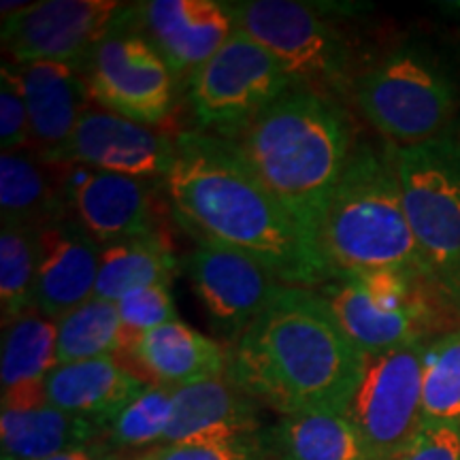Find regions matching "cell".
<instances>
[{"label":"cell","mask_w":460,"mask_h":460,"mask_svg":"<svg viewBox=\"0 0 460 460\" xmlns=\"http://www.w3.org/2000/svg\"><path fill=\"white\" fill-rule=\"evenodd\" d=\"M177 158L163 181L172 216L194 239H209L256 258L284 286L318 290L329 262L239 149L192 130L177 137Z\"/></svg>","instance_id":"1"},{"label":"cell","mask_w":460,"mask_h":460,"mask_svg":"<svg viewBox=\"0 0 460 460\" xmlns=\"http://www.w3.org/2000/svg\"><path fill=\"white\" fill-rule=\"evenodd\" d=\"M362 362L318 290L281 286L230 345L226 377L281 416L343 413Z\"/></svg>","instance_id":"2"},{"label":"cell","mask_w":460,"mask_h":460,"mask_svg":"<svg viewBox=\"0 0 460 460\" xmlns=\"http://www.w3.org/2000/svg\"><path fill=\"white\" fill-rule=\"evenodd\" d=\"M230 143L322 252L332 190L356 147L352 119L339 101L292 85Z\"/></svg>","instance_id":"3"},{"label":"cell","mask_w":460,"mask_h":460,"mask_svg":"<svg viewBox=\"0 0 460 460\" xmlns=\"http://www.w3.org/2000/svg\"><path fill=\"white\" fill-rule=\"evenodd\" d=\"M320 245L331 278L371 271L424 278L390 143H356L332 190Z\"/></svg>","instance_id":"4"},{"label":"cell","mask_w":460,"mask_h":460,"mask_svg":"<svg viewBox=\"0 0 460 460\" xmlns=\"http://www.w3.org/2000/svg\"><path fill=\"white\" fill-rule=\"evenodd\" d=\"M349 96L394 147L447 137L460 105L456 82L444 62L413 45L390 51L356 75Z\"/></svg>","instance_id":"5"},{"label":"cell","mask_w":460,"mask_h":460,"mask_svg":"<svg viewBox=\"0 0 460 460\" xmlns=\"http://www.w3.org/2000/svg\"><path fill=\"white\" fill-rule=\"evenodd\" d=\"M394 164L424 278L460 314V141L394 147Z\"/></svg>","instance_id":"6"},{"label":"cell","mask_w":460,"mask_h":460,"mask_svg":"<svg viewBox=\"0 0 460 460\" xmlns=\"http://www.w3.org/2000/svg\"><path fill=\"white\" fill-rule=\"evenodd\" d=\"M234 24L284 68L292 84L337 101L352 94L349 49L332 26L290 0L230 3Z\"/></svg>","instance_id":"7"},{"label":"cell","mask_w":460,"mask_h":460,"mask_svg":"<svg viewBox=\"0 0 460 460\" xmlns=\"http://www.w3.org/2000/svg\"><path fill=\"white\" fill-rule=\"evenodd\" d=\"M186 84L197 130L226 141L295 85L273 56L239 28Z\"/></svg>","instance_id":"8"},{"label":"cell","mask_w":460,"mask_h":460,"mask_svg":"<svg viewBox=\"0 0 460 460\" xmlns=\"http://www.w3.org/2000/svg\"><path fill=\"white\" fill-rule=\"evenodd\" d=\"M429 341L365 356L343 416L365 441L369 460H393L424 424L422 373Z\"/></svg>","instance_id":"9"},{"label":"cell","mask_w":460,"mask_h":460,"mask_svg":"<svg viewBox=\"0 0 460 460\" xmlns=\"http://www.w3.org/2000/svg\"><path fill=\"white\" fill-rule=\"evenodd\" d=\"M130 13L132 4L115 0H43L3 17V48L20 65L60 62L84 71Z\"/></svg>","instance_id":"10"},{"label":"cell","mask_w":460,"mask_h":460,"mask_svg":"<svg viewBox=\"0 0 460 460\" xmlns=\"http://www.w3.org/2000/svg\"><path fill=\"white\" fill-rule=\"evenodd\" d=\"M128 22L107 37L84 66L92 99L132 122L160 126L172 109L175 82L163 56Z\"/></svg>","instance_id":"11"},{"label":"cell","mask_w":460,"mask_h":460,"mask_svg":"<svg viewBox=\"0 0 460 460\" xmlns=\"http://www.w3.org/2000/svg\"><path fill=\"white\" fill-rule=\"evenodd\" d=\"M194 241V250L181 262L183 271L211 326L234 341L269 307L284 284L256 258L234 247L209 239Z\"/></svg>","instance_id":"12"},{"label":"cell","mask_w":460,"mask_h":460,"mask_svg":"<svg viewBox=\"0 0 460 460\" xmlns=\"http://www.w3.org/2000/svg\"><path fill=\"white\" fill-rule=\"evenodd\" d=\"M177 158V141L107 109L90 107L68 141L48 163L164 181Z\"/></svg>","instance_id":"13"},{"label":"cell","mask_w":460,"mask_h":460,"mask_svg":"<svg viewBox=\"0 0 460 460\" xmlns=\"http://www.w3.org/2000/svg\"><path fill=\"white\" fill-rule=\"evenodd\" d=\"M130 28L169 65L172 77L190 75L214 58L237 31L230 3L217 0H149L135 7Z\"/></svg>","instance_id":"14"},{"label":"cell","mask_w":460,"mask_h":460,"mask_svg":"<svg viewBox=\"0 0 460 460\" xmlns=\"http://www.w3.org/2000/svg\"><path fill=\"white\" fill-rule=\"evenodd\" d=\"M158 183L115 172L71 166L66 203L75 222L99 245L156 234Z\"/></svg>","instance_id":"15"},{"label":"cell","mask_w":460,"mask_h":460,"mask_svg":"<svg viewBox=\"0 0 460 460\" xmlns=\"http://www.w3.org/2000/svg\"><path fill=\"white\" fill-rule=\"evenodd\" d=\"M101 245L77 222L58 220L37 230L34 309L51 320L94 298Z\"/></svg>","instance_id":"16"},{"label":"cell","mask_w":460,"mask_h":460,"mask_svg":"<svg viewBox=\"0 0 460 460\" xmlns=\"http://www.w3.org/2000/svg\"><path fill=\"white\" fill-rule=\"evenodd\" d=\"M345 335L365 356H377L427 341L437 324L435 307L390 309L377 303L358 279L337 275L318 288Z\"/></svg>","instance_id":"17"},{"label":"cell","mask_w":460,"mask_h":460,"mask_svg":"<svg viewBox=\"0 0 460 460\" xmlns=\"http://www.w3.org/2000/svg\"><path fill=\"white\" fill-rule=\"evenodd\" d=\"M262 430L261 402L226 376L211 377L175 388V410L160 446L256 437Z\"/></svg>","instance_id":"18"},{"label":"cell","mask_w":460,"mask_h":460,"mask_svg":"<svg viewBox=\"0 0 460 460\" xmlns=\"http://www.w3.org/2000/svg\"><path fill=\"white\" fill-rule=\"evenodd\" d=\"M17 73L31 115V149L49 160L92 107L90 85L79 68L60 62L20 65Z\"/></svg>","instance_id":"19"},{"label":"cell","mask_w":460,"mask_h":460,"mask_svg":"<svg viewBox=\"0 0 460 460\" xmlns=\"http://www.w3.org/2000/svg\"><path fill=\"white\" fill-rule=\"evenodd\" d=\"M146 379L126 369L118 356L58 365L45 377L49 405L105 427L146 390Z\"/></svg>","instance_id":"20"},{"label":"cell","mask_w":460,"mask_h":460,"mask_svg":"<svg viewBox=\"0 0 460 460\" xmlns=\"http://www.w3.org/2000/svg\"><path fill=\"white\" fill-rule=\"evenodd\" d=\"M124 352L146 371L152 384L166 386L224 377L228 371V349L180 318L135 339Z\"/></svg>","instance_id":"21"},{"label":"cell","mask_w":460,"mask_h":460,"mask_svg":"<svg viewBox=\"0 0 460 460\" xmlns=\"http://www.w3.org/2000/svg\"><path fill=\"white\" fill-rule=\"evenodd\" d=\"M71 166L48 163L31 147L0 156V211L3 224L43 228L65 220L66 177Z\"/></svg>","instance_id":"22"},{"label":"cell","mask_w":460,"mask_h":460,"mask_svg":"<svg viewBox=\"0 0 460 460\" xmlns=\"http://www.w3.org/2000/svg\"><path fill=\"white\" fill-rule=\"evenodd\" d=\"M102 435L105 430L99 424L56 410L49 402L0 413L3 460H45L71 447L99 441Z\"/></svg>","instance_id":"23"},{"label":"cell","mask_w":460,"mask_h":460,"mask_svg":"<svg viewBox=\"0 0 460 460\" xmlns=\"http://www.w3.org/2000/svg\"><path fill=\"white\" fill-rule=\"evenodd\" d=\"M271 460H369L365 441L339 411H305L284 416L264 429Z\"/></svg>","instance_id":"24"},{"label":"cell","mask_w":460,"mask_h":460,"mask_svg":"<svg viewBox=\"0 0 460 460\" xmlns=\"http://www.w3.org/2000/svg\"><path fill=\"white\" fill-rule=\"evenodd\" d=\"M177 264L180 261L163 233L101 245L94 298L119 303L141 288L171 286Z\"/></svg>","instance_id":"25"},{"label":"cell","mask_w":460,"mask_h":460,"mask_svg":"<svg viewBox=\"0 0 460 460\" xmlns=\"http://www.w3.org/2000/svg\"><path fill=\"white\" fill-rule=\"evenodd\" d=\"M58 324L39 309L17 315L3 332V390L45 382L58 367Z\"/></svg>","instance_id":"26"},{"label":"cell","mask_w":460,"mask_h":460,"mask_svg":"<svg viewBox=\"0 0 460 460\" xmlns=\"http://www.w3.org/2000/svg\"><path fill=\"white\" fill-rule=\"evenodd\" d=\"M56 324L58 365L118 356L124 348L118 303L92 298Z\"/></svg>","instance_id":"27"},{"label":"cell","mask_w":460,"mask_h":460,"mask_svg":"<svg viewBox=\"0 0 460 460\" xmlns=\"http://www.w3.org/2000/svg\"><path fill=\"white\" fill-rule=\"evenodd\" d=\"M175 388L166 384H147L146 390L107 424L102 439L118 452H143L163 444L175 410Z\"/></svg>","instance_id":"28"},{"label":"cell","mask_w":460,"mask_h":460,"mask_svg":"<svg viewBox=\"0 0 460 460\" xmlns=\"http://www.w3.org/2000/svg\"><path fill=\"white\" fill-rule=\"evenodd\" d=\"M424 422L460 427V326L430 339L422 373Z\"/></svg>","instance_id":"29"},{"label":"cell","mask_w":460,"mask_h":460,"mask_svg":"<svg viewBox=\"0 0 460 460\" xmlns=\"http://www.w3.org/2000/svg\"><path fill=\"white\" fill-rule=\"evenodd\" d=\"M37 286V230L3 224L0 233V305L3 326L34 309Z\"/></svg>","instance_id":"30"},{"label":"cell","mask_w":460,"mask_h":460,"mask_svg":"<svg viewBox=\"0 0 460 460\" xmlns=\"http://www.w3.org/2000/svg\"><path fill=\"white\" fill-rule=\"evenodd\" d=\"M126 460H271L264 446V430L256 437L203 439L154 446Z\"/></svg>","instance_id":"31"},{"label":"cell","mask_w":460,"mask_h":460,"mask_svg":"<svg viewBox=\"0 0 460 460\" xmlns=\"http://www.w3.org/2000/svg\"><path fill=\"white\" fill-rule=\"evenodd\" d=\"M118 312L119 320H122V352L135 339L158 329L166 322L177 320L169 284H156L130 292L118 303Z\"/></svg>","instance_id":"32"},{"label":"cell","mask_w":460,"mask_h":460,"mask_svg":"<svg viewBox=\"0 0 460 460\" xmlns=\"http://www.w3.org/2000/svg\"><path fill=\"white\" fill-rule=\"evenodd\" d=\"M0 146L3 152L31 147V115L24 84L17 68L3 65L0 71Z\"/></svg>","instance_id":"33"},{"label":"cell","mask_w":460,"mask_h":460,"mask_svg":"<svg viewBox=\"0 0 460 460\" xmlns=\"http://www.w3.org/2000/svg\"><path fill=\"white\" fill-rule=\"evenodd\" d=\"M393 460H460V427L424 422L411 444Z\"/></svg>","instance_id":"34"},{"label":"cell","mask_w":460,"mask_h":460,"mask_svg":"<svg viewBox=\"0 0 460 460\" xmlns=\"http://www.w3.org/2000/svg\"><path fill=\"white\" fill-rule=\"evenodd\" d=\"M45 460H126L119 456L118 450H113L105 439L92 441V444L71 447V450L56 454V456Z\"/></svg>","instance_id":"35"}]
</instances>
